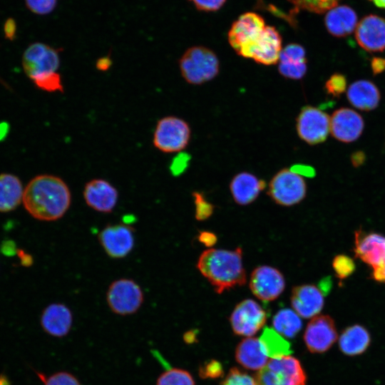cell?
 Here are the masks:
<instances>
[{
    "label": "cell",
    "instance_id": "cell-53",
    "mask_svg": "<svg viewBox=\"0 0 385 385\" xmlns=\"http://www.w3.org/2000/svg\"><path fill=\"white\" fill-rule=\"evenodd\" d=\"M0 385H9L7 379L3 376H0Z\"/></svg>",
    "mask_w": 385,
    "mask_h": 385
},
{
    "label": "cell",
    "instance_id": "cell-20",
    "mask_svg": "<svg viewBox=\"0 0 385 385\" xmlns=\"http://www.w3.org/2000/svg\"><path fill=\"white\" fill-rule=\"evenodd\" d=\"M282 43V36L274 26L266 25L254 47L251 58L262 65H274L279 61Z\"/></svg>",
    "mask_w": 385,
    "mask_h": 385
},
{
    "label": "cell",
    "instance_id": "cell-31",
    "mask_svg": "<svg viewBox=\"0 0 385 385\" xmlns=\"http://www.w3.org/2000/svg\"><path fill=\"white\" fill-rule=\"evenodd\" d=\"M156 385H195V384L188 371L178 368H168L159 376Z\"/></svg>",
    "mask_w": 385,
    "mask_h": 385
},
{
    "label": "cell",
    "instance_id": "cell-10",
    "mask_svg": "<svg viewBox=\"0 0 385 385\" xmlns=\"http://www.w3.org/2000/svg\"><path fill=\"white\" fill-rule=\"evenodd\" d=\"M59 49L42 43L31 44L24 51L22 65L26 74L31 78L58 72L60 67Z\"/></svg>",
    "mask_w": 385,
    "mask_h": 385
},
{
    "label": "cell",
    "instance_id": "cell-7",
    "mask_svg": "<svg viewBox=\"0 0 385 385\" xmlns=\"http://www.w3.org/2000/svg\"><path fill=\"white\" fill-rule=\"evenodd\" d=\"M190 138V128L186 121L176 116H165L156 124L153 143L163 153H180L187 147Z\"/></svg>",
    "mask_w": 385,
    "mask_h": 385
},
{
    "label": "cell",
    "instance_id": "cell-41",
    "mask_svg": "<svg viewBox=\"0 0 385 385\" xmlns=\"http://www.w3.org/2000/svg\"><path fill=\"white\" fill-rule=\"evenodd\" d=\"M190 156L187 153H180L175 156L171 163L170 169L175 175L182 173L188 166Z\"/></svg>",
    "mask_w": 385,
    "mask_h": 385
},
{
    "label": "cell",
    "instance_id": "cell-46",
    "mask_svg": "<svg viewBox=\"0 0 385 385\" xmlns=\"http://www.w3.org/2000/svg\"><path fill=\"white\" fill-rule=\"evenodd\" d=\"M4 34L6 38L12 40L16 34V24L13 19H8L4 24Z\"/></svg>",
    "mask_w": 385,
    "mask_h": 385
},
{
    "label": "cell",
    "instance_id": "cell-38",
    "mask_svg": "<svg viewBox=\"0 0 385 385\" xmlns=\"http://www.w3.org/2000/svg\"><path fill=\"white\" fill-rule=\"evenodd\" d=\"M195 205V218L197 220L207 219L213 212V205L207 202L204 196L198 192L192 193Z\"/></svg>",
    "mask_w": 385,
    "mask_h": 385
},
{
    "label": "cell",
    "instance_id": "cell-18",
    "mask_svg": "<svg viewBox=\"0 0 385 385\" xmlns=\"http://www.w3.org/2000/svg\"><path fill=\"white\" fill-rule=\"evenodd\" d=\"M83 195L88 207L103 213L111 212L118 199L117 189L101 178L88 181L84 186Z\"/></svg>",
    "mask_w": 385,
    "mask_h": 385
},
{
    "label": "cell",
    "instance_id": "cell-37",
    "mask_svg": "<svg viewBox=\"0 0 385 385\" xmlns=\"http://www.w3.org/2000/svg\"><path fill=\"white\" fill-rule=\"evenodd\" d=\"M346 88V77L341 73H334L330 76L325 83V90L328 94L339 97Z\"/></svg>",
    "mask_w": 385,
    "mask_h": 385
},
{
    "label": "cell",
    "instance_id": "cell-19",
    "mask_svg": "<svg viewBox=\"0 0 385 385\" xmlns=\"http://www.w3.org/2000/svg\"><path fill=\"white\" fill-rule=\"evenodd\" d=\"M292 307L299 317L313 318L323 309L324 299L322 291L314 284H302L293 287Z\"/></svg>",
    "mask_w": 385,
    "mask_h": 385
},
{
    "label": "cell",
    "instance_id": "cell-4",
    "mask_svg": "<svg viewBox=\"0 0 385 385\" xmlns=\"http://www.w3.org/2000/svg\"><path fill=\"white\" fill-rule=\"evenodd\" d=\"M255 379L257 385H305L307 381L300 361L289 355L272 359Z\"/></svg>",
    "mask_w": 385,
    "mask_h": 385
},
{
    "label": "cell",
    "instance_id": "cell-29",
    "mask_svg": "<svg viewBox=\"0 0 385 385\" xmlns=\"http://www.w3.org/2000/svg\"><path fill=\"white\" fill-rule=\"evenodd\" d=\"M259 339L268 357L277 359L292 353L289 342L272 328H265Z\"/></svg>",
    "mask_w": 385,
    "mask_h": 385
},
{
    "label": "cell",
    "instance_id": "cell-30",
    "mask_svg": "<svg viewBox=\"0 0 385 385\" xmlns=\"http://www.w3.org/2000/svg\"><path fill=\"white\" fill-rule=\"evenodd\" d=\"M274 330L287 338H294L302 327V319L295 311L282 309L272 319Z\"/></svg>",
    "mask_w": 385,
    "mask_h": 385
},
{
    "label": "cell",
    "instance_id": "cell-49",
    "mask_svg": "<svg viewBox=\"0 0 385 385\" xmlns=\"http://www.w3.org/2000/svg\"><path fill=\"white\" fill-rule=\"evenodd\" d=\"M16 253L21 260V263L22 265L30 266L32 265L33 259L29 254L26 253L22 250H18Z\"/></svg>",
    "mask_w": 385,
    "mask_h": 385
},
{
    "label": "cell",
    "instance_id": "cell-48",
    "mask_svg": "<svg viewBox=\"0 0 385 385\" xmlns=\"http://www.w3.org/2000/svg\"><path fill=\"white\" fill-rule=\"evenodd\" d=\"M366 155L363 151L354 152L351 156V162L356 168L361 166L364 163Z\"/></svg>",
    "mask_w": 385,
    "mask_h": 385
},
{
    "label": "cell",
    "instance_id": "cell-2",
    "mask_svg": "<svg viewBox=\"0 0 385 385\" xmlns=\"http://www.w3.org/2000/svg\"><path fill=\"white\" fill-rule=\"evenodd\" d=\"M242 253L240 247L234 250L207 249L200 255L197 267L215 291L221 294L245 284L246 274Z\"/></svg>",
    "mask_w": 385,
    "mask_h": 385
},
{
    "label": "cell",
    "instance_id": "cell-8",
    "mask_svg": "<svg viewBox=\"0 0 385 385\" xmlns=\"http://www.w3.org/2000/svg\"><path fill=\"white\" fill-rule=\"evenodd\" d=\"M307 185L302 176L290 169H282L272 178L267 194L277 203L291 206L299 203L305 197Z\"/></svg>",
    "mask_w": 385,
    "mask_h": 385
},
{
    "label": "cell",
    "instance_id": "cell-52",
    "mask_svg": "<svg viewBox=\"0 0 385 385\" xmlns=\"http://www.w3.org/2000/svg\"><path fill=\"white\" fill-rule=\"evenodd\" d=\"M374 3V4L381 9H385V0H370Z\"/></svg>",
    "mask_w": 385,
    "mask_h": 385
},
{
    "label": "cell",
    "instance_id": "cell-43",
    "mask_svg": "<svg viewBox=\"0 0 385 385\" xmlns=\"http://www.w3.org/2000/svg\"><path fill=\"white\" fill-rule=\"evenodd\" d=\"M199 241L207 247L213 246L217 242V236L207 231H202L198 236Z\"/></svg>",
    "mask_w": 385,
    "mask_h": 385
},
{
    "label": "cell",
    "instance_id": "cell-23",
    "mask_svg": "<svg viewBox=\"0 0 385 385\" xmlns=\"http://www.w3.org/2000/svg\"><path fill=\"white\" fill-rule=\"evenodd\" d=\"M357 21L356 12L345 5L332 8L324 17L328 32L335 37H344L351 34L356 28Z\"/></svg>",
    "mask_w": 385,
    "mask_h": 385
},
{
    "label": "cell",
    "instance_id": "cell-36",
    "mask_svg": "<svg viewBox=\"0 0 385 385\" xmlns=\"http://www.w3.org/2000/svg\"><path fill=\"white\" fill-rule=\"evenodd\" d=\"M44 385H82L78 379L67 371H59L48 377L38 374Z\"/></svg>",
    "mask_w": 385,
    "mask_h": 385
},
{
    "label": "cell",
    "instance_id": "cell-26",
    "mask_svg": "<svg viewBox=\"0 0 385 385\" xmlns=\"http://www.w3.org/2000/svg\"><path fill=\"white\" fill-rule=\"evenodd\" d=\"M235 359L242 366L250 370L259 371L268 362V356L260 339L252 337L244 339L238 344Z\"/></svg>",
    "mask_w": 385,
    "mask_h": 385
},
{
    "label": "cell",
    "instance_id": "cell-12",
    "mask_svg": "<svg viewBox=\"0 0 385 385\" xmlns=\"http://www.w3.org/2000/svg\"><path fill=\"white\" fill-rule=\"evenodd\" d=\"M267 315L262 307L255 300L246 299L234 308L230 322L235 334L251 337L262 328Z\"/></svg>",
    "mask_w": 385,
    "mask_h": 385
},
{
    "label": "cell",
    "instance_id": "cell-39",
    "mask_svg": "<svg viewBox=\"0 0 385 385\" xmlns=\"http://www.w3.org/2000/svg\"><path fill=\"white\" fill-rule=\"evenodd\" d=\"M27 7L37 14H48L56 5V0H25Z\"/></svg>",
    "mask_w": 385,
    "mask_h": 385
},
{
    "label": "cell",
    "instance_id": "cell-11",
    "mask_svg": "<svg viewBox=\"0 0 385 385\" xmlns=\"http://www.w3.org/2000/svg\"><path fill=\"white\" fill-rule=\"evenodd\" d=\"M299 137L309 145L324 142L330 132V118L322 110L307 106L302 108L297 118Z\"/></svg>",
    "mask_w": 385,
    "mask_h": 385
},
{
    "label": "cell",
    "instance_id": "cell-3",
    "mask_svg": "<svg viewBox=\"0 0 385 385\" xmlns=\"http://www.w3.org/2000/svg\"><path fill=\"white\" fill-rule=\"evenodd\" d=\"M183 78L190 84L200 85L213 79L219 73L220 63L216 54L200 46L189 48L179 60Z\"/></svg>",
    "mask_w": 385,
    "mask_h": 385
},
{
    "label": "cell",
    "instance_id": "cell-34",
    "mask_svg": "<svg viewBox=\"0 0 385 385\" xmlns=\"http://www.w3.org/2000/svg\"><path fill=\"white\" fill-rule=\"evenodd\" d=\"M332 267L337 277L341 280L350 277L356 269L354 260L344 255H339L334 258Z\"/></svg>",
    "mask_w": 385,
    "mask_h": 385
},
{
    "label": "cell",
    "instance_id": "cell-22",
    "mask_svg": "<svg viewBox=\"0 0 385 385\" xmlns=\"http://www.w3.org/2000/svg\"><path fill=\"white\" fill-rule=\"evenodd\" d=\"M278 63L279 72L285 78L300 79L307 72L305 50L297 43L286 46L282 50Z\"/></svg>",
    "mask_w": 385,
    "mask_h": 385
},
{
    "label": "cell",
    "instance_id": "cell-16",
    "mask_svg": "<svg viewBox=\"0 0 385 385\" xmlns=\"http://www.w3.org/2000/svg\"><path fill=\"white\" fill-rule=\"evenodd\" d=\"M364 127L362 117L348 108L336 110L330 118V133L337 140L351 143L361 135Z\"/></svg>",
    "mask_w": 385,
    "mask_h": 385
},
{
    "label": "cell",
    "instance_id": "cell-21",
    "mask_svg": "<svg viewBox=\"0 0 385 385\" xmlns=\"http://www.w3.org/2000/svg\"><path fill=\"white\" fill-rule=\"evenodd\" d=\"M73 315L70 309L65 304L53 303L47 306L41 316L43 329L55 337L67 335L72 327Z\"/></svg>",
    "mask_w": 385,
    "mask_h": 385
},
{
    "label": "cell",
    "instance_id": "cell-9",
    "mask_svg": "<svg viewBox=\"0 0 385 385\" xmlns=\"http://www.w3.org/2000/svg\"><path fill=\"white\" fill-rule=\"evenodd\" d=\"M143 299L140 287L130 279L123 278L113 282L106 293L109 308L118 315L135 313L141 307Z\"/></svg>",
    "mask_w": 385,
    "mask_h": 385
},
{
    "label": "cell",
    "instance_id": "cell-1",
    "mask_svg": "<svg viewBox=\"0 0 385 385\" xmlns=\"http://www.w3.org/2000/svg\"><path fill=\"white\" fill-rule=\"evenodd\" d=\"M22 202L35 219L55 221L69 209L71 194L68 185L59 177L39 175L27 184Z\"/></svg>",
    "mask_w": 385,
    "mask_h": 385
},
{
    "label": "cell",
    "instance_id": "cell-6",
    "mask_svg": "<svg viewBox=\"0 0 385 385\" xmlns=\"http://www.w3.org/2000/svg\"><path fill=\"white\" fill-rule=\"evenodd\" d=\"M354 251L356 257L371 268L372 279L385 283V236L356 230Z\"/></svg>",
    "mask_w": 385,
    "mask_h": 385
},
{
    "label": "cell",
    "instance_id": "cell-45",
    "mask_svg": "<svg viewBox=\"0 0 385 385\" xmlns=\"http://www.w3.org/2000/svg\"><path fill=\"white\" fill-rule=\"evenodd\" d=\"M371 68L374 75L384 72L385 71V58H373L371 61Z\"/></svg>",
    "mask_w": 385,
    "mask_h": 385
},
{
    "label": "cell",
    "instance_id": "cell-25",
    "mask_svg": "<svg viewBox=\"0 0 385 385\" xmlns=\"http://www.w3.org/2000/svg\"><path fill=\"white\" fill-rule=\"evenodd\" d=\"M349 102L357 109L370 111L377 107L380 92L370 81L359 80L351 84L346 93Z\"/></svg>",
    "mask_w": 385,
    "mask_h": 385
},
{
    "label": "cell",
    "instance_id": "cell-51",
    "mask_svg": "<svg viewBox=\"0 0 385 385\" xmlns=\"http://www.w3.org/2000/svg\"><path fill=\"white\" fill-rule=\"evenodd\" d=\"M9 130V126L7 123H0V140H4L7 135Z\"/></svg>",
    "mask_w": 385,
    "mask_h": 385
},
{
    "label": "cell",
    "instance_id": "cell-47",
    "mask_svg": "<svg viewBox=\"0 0 385 385\" xmlns=\"http://www.w3.org/2000/svg\"><path fill=\"white\" fill-rule=\"evenodd\" d=\"M112 64L111 59L109 56H103L100 58L96 63V67L98 71H106L111 67Z\"/></svg>",
    "mask_w": 385,
    "mask_h": 385
},
{
    "label": "cell",
    "instance_id": "cell-32",
    "mask_svg": "<svg viewBox=\"0 0 385 385\" xmlns=\"http://www.w3.org/2000/svg\"><path fill=\"white\" fill-rule=\"evenodd\" d=\"M296 9L322 14L338 5L339 0H287Z\"/></svg>",
    "mask_w": 385,
    "mask_h": 385
},
{
    "label": "cell",
    "instance_id": "cell-28",
    "mask_svg": "<svg viewBox=\"0 0 385 385\" xmlns=\"http://www.w3.org/2000/svg\"><path fill=\"white\" fill-rule=\"evenodd\" d=\"M24 190L21 180L12 174L0 175V212L16 209L23 202Z\"/></svg>",
    "mask_w": 385,
    "mask_h": 385
},
{
    "label": "cell",
    "instance_id": "cell-13",
    "mask_svg": "<svg viewBox=\"0 0 385 385\" xmlns=\"http://www.w3.org/2000/svg\"><path fill=\"white\" fill-rule=\"evenodd\" d=\"M98 240L101 247L110 257L123 258L134 247V229L129 225L123 223L109 225L100 232Z\"/></svg>",
    "mask_w": 385,
    "mask_h": 385
},
{
    "label": "cell",
    "instance_id": "cell-5",
    "mask_svg": "<svg viewBox=\"0 0 385 385\" xmlns=\"http://www.w3.org/2000/svg\"><path fill=\"white\" fill-rule=\"evenodd\" d=\"M266 26L264 19L255 12L240 15L228 32V42L240 56L251 58L255 46Z\"/></svg>",
    "mask_w": 385,
    "mask_h": 385
},
{
    "label": "cell",
    "instance_id": "cell-44",
    "mask_svg": "<svg viewBox=\"0 0 385 385\" xmlns=\"http://www.w3.org/2000/svg\"><path fill=\"white\" fill-rule=\"evenodd\" d=\"M290 170L301 176L313 177L315 175L314 169L306 165H295Z\"/></svg>",
    "mask_w": 385,
    "mask_h": 385
},
{
    "label": "cell",
    "instance_id": "cell-27",
    "mask_svg": "<svg viewBox=\"0 0 385 385\" xmlns=\"http://www.w3.org/2000/svg\"><path fill=\"white\" fill-rule=\"evenodd\" d=\"M371 342L367 329L359 324L346 328L339 339L340 350L346 355L355 356L364 352Z\"/></svg>",
    "mask_w": 385,
    "mask_h": 385
},
{
    "label": "cell",
    "instance_id": "cell-33",
    "mask_svg": "<svg viewBox=\"0 0 385 385\" xmlns=\"http://www.w3.org/2000/svg\"><path fill=\"white\" fill-rule=\"evenodd\" d=\"M36 86L47 92H63V85L59 73L42 75L31 80Z\"/></svg>",
    "mask_w": 385,
    "mask_h": 385
},
{
    "label": "cell",
    "instance_id": "cell-24",
    "mask_svg": "<svg viewBox=\"0 0 385 385\" xmlns=\"http://www.w3.org/2000/svg\"><path fill=\"white\" fill-rule=\"evenodd\" d=\"M265 188V182L254 175L242 172L232 180L230 188L236 203L246 205L252 202Z\"/></svg>",
    "mask_w": 385,
    "mask_h": 385
},
{
    "label": "cell",
    "instance_id": "cell-17",
    "mask_svg": "<svg viewBox=\"0 0 385 385\" xmlns=\"http://www.w3.org/2000/svg\"><path fill=\"white\" fill-rule=\"evenodd\" d=\"M355 37L358 44L370 52L385 50V19L370 14L364 17L355 29Z\"/></svg>",
    "mask_w": 385,
    "mask_h": 385
},
{
    "label": "cell",
    "instance_id": "cell-14",
    "mask_svg": "<svg viewBox=\"0 0 385 385\" xmlns=\"http://www.w3.org/2000/svg\"><path fill=\"white\" fill-rule=\"evenodd\" d=\"M285 280L277 269L263 265L256 267L250 279V288L253 294L264 302L277 299L284 291Z\"/></svg>",
    "mask_w": 385,
    "mask_h": 385
},
{
    "label": "cell",
    "instance_id": "cell-35",
    "mask_svg": "<svg viewBox=\"0 0 385 385\" xmlns=\"http://www.w3.org/2000/svg\"><path fill=\"white\" fill-rule=\"evenodd\" d=\"M220 385H257L255 379L237 368H232Z\"/></svg>",
    "mask_w": 385,
    "mask_h": 385
},
{
    "label": "cell",
    "instance_id": "cell-40",
    "mask_svg": "<svg viewBox=\"0 0 385 385\" xmlns=\"http://www.w3.org/2000/svg\"><path fill=\"white\" fill-rule=\"evenodd\" d=\"M222 374V368L220 364L215 361H211L205 364L200 369V375L202 378L215 379Z\"/></svg>",
    "mask_w": 385,
    "mask_h": 385
},
{
    "label": "cell",
    "instance_id": "cell-50",
    "mask_svg": "<svg viewBox=\"0 0 385 385\" xmlns=\"http://www.w3.org/2000/svg\"><path fill=\"white\" fill-rule=\"evenodd\" d=\"M15 245L13 242L6 241L2 244L1 251L4 255H11L14 253Z\"/></svg>",
    "mask_w": 385,
    "mask_h": 385
},
{
    "label": "cell",
    "instance_id": "cell-42",
    "mask_svg": "<svg viewBox=\"0 0 385 385\" xmlns=\"http://www.w3.org/2000/svg\"><path fill=\"white\" fill-rule=\"evenodd\" d=\"M195 6L204 11H215L220 9L226 0H189Z\"/></svg>",
    "mask_w": 385,
    "mask_h": 385
},
{
    "label": "cell",
    "instance_id": "cell-15",
    "mask_svg": "<svg viewBox=\"0 0 385 385\" xmlns=\"http://www.w3.org/2000/svg\"><path fill=\"white\" fill-rule=\"evenodd\" d=\"M337 339L335 323L328 315H317L312 318L304 334L305 344L312 353L327 351Z\"/></svg>",
    "mask_w": 385,
    "mask_h": 385
}]
</instances>
